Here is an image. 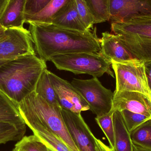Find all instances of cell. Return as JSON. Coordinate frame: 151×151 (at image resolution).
Listing matches in <instances>:
<instances>
[{"label":"cell","instance_id":"cell-1","mask_svg":"<svg viewBox=\"0 0 151 151\" xmlns=\"http://www.w3.org/2000/svg\"><path fill=\"white\" fill-rule=\"evenodd\" d=\"M29 31L39 57L50 61L58 55L100 51L96 28L86 32L64 29L53 24L29 23Z\"/></svg>","mask_w":151,"mask_h":151},{"label":"cell","instance_id":"cell-2","mask_svg":"<svg viewBox=\"0 0 151 151\" xmlns=\"http://www.w3.org/2000/svg\"><path fill=\"white\" fill-rule=\"evenodd\" d=\"M46 62L36 54L21 56L0 66V91L18 104L35 91Z\"/></svg>","mask_w":151,"mask_h":151},{"label":"cell","instance_id":"cell-3","mask_svg":"<svg viewBox=\"0 0 151 151\" xmlns=\"http://www.w3.org/2000/svg\"><path fill=\"white\" fill-rule=\"evenodd\" d=\"M18 104L26 125L35 122L44 125L56 134L71 151H80L66 127L61 106L50 104L35 91Z\"/></svg>","mask_w":151,"mask_h":151},{"label":"cell","instance_id":"cell-4","mask_svg":"<svg viewBox=\"0 0 151 151\" xmlns=\"http://www.w3.org/2000/svg\"><path fill=\"white\" fill-rule=\"evenodd\" d=\"M111 29L135 58L151 61V17L112 22Z\"/></svg>","mask_w":151,"mask_h":151},{"label":"cell","instance_id":"cell-5","mask_svg":"<svg viewBox=\"0 0 151 151\" xmlns=\"http://www.w3.org/2000/svg\"><path fill=\"white\" fill-rule=\"evenodd\" d=\"M50 61L60 70L75 74H87L99 77L106 73L114 77L111 69V63L99 52H82L53 57Z\"/></svg>","mask_w":151,"mask_h":151},{"label":"cell","instance_id":"cell-6","mask_svg":"<svg viewBox=\"0 0 151 151\" xmlns=\"http://www.w3.org/2000/svg\"><path fill=\"white\" fill-rule=\"evenodd\" d=\"M111 63L116 77L114 92L136 91L148 96L149 86L144 61L135 58Z\"/></svg>","mask_w":151,"mask_h":151},{"label":"cell","instance_id":"cell-7","mask_svg":"<svg viewBox=\"0 0 151 151\" xmlns=\"http://www.w3.org/2000/svg\"><path fill=\"white\" fill-rule=\"evenodd\" d=\"M72 85L80 92L96 116L109 113L113 107L114 93L102 85L97 77L88 80L73 79Z\"/></svg>","mask_w":151,"mask_h":151},{"label":"cell","instance_id":"cell-8","mask_svg":"<svg viewBox=\"0 0 151 151\" xmlns=\"http://www.w3.org/2000/svg\"><path fill=\"white\" fill-rule=\"evenodd\" d=\"M7 35L0 40V61H9L21 56L35 54L29 30L23 27L7 29Z\"/></svg>","mask_w":151,"mask_h":151},{"label":"cell","instance_id":"cell-9","mask_svg":"<svg viewBox=\"0 0 151 151\" xmlns=\"http://www.w3.org/2000/svg\"><path fill=\"white\" fill-rule=\"evenodd\" d=\"M47 74L62 108L77 114L90 110L88 103L71 83L48 70Z\"/></svg>","mask_w":151,"mask_h":151},{"label":"cell","instance_id":"cell-10","mask_svg":"<svg viewBox=\"0 0 151 151\" xmlns=\"http://www.w3.org/2000/svg\"><path fill=\"white\" fill-rule=\"evenodd\" d=\"M65 123L80 151H97L95 137L81 114L62 109Z\"/></svg>","mask_w":151,"mask_h":151},{"label":"cell","instance_id":"cell-11","mask_svg":"<svg viewBox=\"0 0 151 151\" xmlns=\"http://www.w3.org/2000/svg\"><path fill=\"white\" fill-rule=\"evenodd\" d=\"M109 12L111 23L151 17V0H110Z\"/></svg>","mask_w":151,"mask_h":151},{"label":"cell","instance_id":"cell-12","mask_svg":"<svg viewBox=\"0 0 151 151\" xmlns=\"http://www.w3.org/2000/svg\"><path fill=\"white\" fill-rule=\"evenodd\" d=\"M112 110H127L151 118V103L148 96L136 91L114 92Z\"/></svg>","mask_w":151,"mask_h":151},{"label":"cell","instance_id":"cell-13","mask_svg":"<svg viewBox=\"0 0 151 151\" xmlns=\"http://www.w3.org/2000/svg\"><path fill=\"white\" fill-rule=\"evenodd\" d=\"M99 42L101 48L99 53L111 63L125 62L136 58L116 35L107 32L102 33Z\"/></svg>","mask_w":151,"mask_h":151},{"label":"cell","instance_id":"cell-14","mask_svg":"<svg viewBox=\"0 0 151 151\" xmlns=\"http://www.w3.org/2000/svg\"><path fill=\"white\" fill-rule=\"evenodd\" d=\"M26 0H8L0 14V24L3 28H21L25 23Z\"/></svg>","mask_w":151,"mask_h":151},{"label":"cell","instance_id":"cell-15","mask_svg":"<svg viewBox=\"0 0 151 151\" xmlns=\"http://www.w3.org/2000/svg\"><path fill=\"white\" fill-rule=\"evenodd\" d=\"M73 0H52L39 13L25 16V23L51 24L52 21L62 13Z\"/></svg>","mask_w":151,"mask_h":151},{"label":"cell","instance_id":"cell-16","mask_svg":"<svg viewBox=\"0 0 151 151\" xmlns=\"http://www.w3.org/2000/svg\"><path fill=\"white\" fill-rule=\"evenodd\" d=\"M114 147L113 151H133V143L121 113L114 110L113 114Z\"/></svg>","mask_w":151,"mask_h":151},{"label":"cell","instance_id":"cell-17","mask_svg":"<svg viewBox=\"0 0 151 151\" xmlns=\"http://www.w3.org/2000/svg\"><path fill=\"white\" fill-rule=\"evenodd\" d=\"M0 122L13 124L26 129V126L19 113L18 104L0 91Z\"/></svg>","mask_w":151,"mask_h":151},{"label":"cell","instance_id":"cell-18","mask_svg":"<svg viewBox=\"0 0 151 151\" xmlns=\"http://www.w3.org/2000/svg\"><path fill=\"white\" fill-rule=\"evenodd\" d=\"M51 24L64 29L81 32L89 31L78 14L75 0H73L61 14L53 20Z\"/></svg>","mask_w":151,"mask_h":151},{"label":"cell","instance_id":"cell-19","mask_svg":"<svg viewBox=\"0 0 151 151\" xmlns=\"http://www.w3.org/2000/svg\"><path fill=\"white\" fill-rule=\"evenodd\" d=\"M26 125L49 149L54 151H71L61 138L46 126L35 122Z\"/></svg>","mask_w":151,"mask_h":151},{"label":"cell","instance_id":"cell-20","mask_svg":"<svg viewBox=\"0 0 151 151\" xmlns=\"http://www.w3.org/2000/svg\"><path fill=\"white\" fill-rule=\"evenodd\" d=\"M35 91L50 104L59 106L55 91L48 75L47 69H45L40 76Z\"/></svg>","mask_w":151,"mask_h":151},{"label":"cell","instance_id":"cell-21","mask_svg":"<svg viewBox=\"0 0 151 151\" xmlns=\"http://www.w3.org/2000/svg\"><path fill=\"white\" fill-rule=\"evenodd\" d=\"M91 11L95 24L110 21V0H86Z\"/></svg>","mask_w":151,"mask_h":151},{"label":"cell","instance_id":"cell-22","mask_svg":"<svg viewBox=\"0 0 151 151\" xmlns=\"http://www.w3.org/2000/svg\"><path fill=\"white\" fill-rule=\"evenodd\" d=\"M130 136L134 144L151 150V119L131 132Z\"/></svg>","mask_w":151,"mask_h":151},{"label":"cell","instance_id":"cell-23","mask_svg":"<svg viewBox=\"0 0 151 151\" xmlns=\"http://www.w3.org/2000/svg\"><path fill=\"white\" fill-rule=\"evenodd\" d=\"M12 151H48V148L34 134L24 136L15 145Z\"/></svg>","mask_w":151,"mask_h":151},{"label":"cell","instance_id":"cell-24","mask_svg":"<svg viewBox=\"0 0 151 151\" xmlns=\"http://www.w3.org/2000/svg\"><path fill=\"white\" fill-rule=\"evenodd\" d=\"M114 111L111 110L109 113L95 118L98 125L108 139L110 147L113 150L114 147V133L113 114Z\"/></svg>","mask_w":151,"mask_h":151},{"label":"cell","instance_id":"cell-25","mask_svg":"<svg viewBox=\"0 0 151 151\" xmlns=\"http://www.w3.org/2000/svg\"><path fill=\"white\" fill-rule=\"evenodd\" d=\"M120 112L130 133L145 122L151 119V118L148 116L127 110H123Z\"/></svg>","mask_w":151,"mask_h":151},{"label":"cell","instance_id":"cell-26","mask_svg":"<svg viewBox=\"0 0 151 151\" xmlns=\"http://www.w3.org/2000/svg\"><path fill=\"white\" fill-rule=\"evenodd\" d=\"M26 129L6 122H0V138L7 137L12 141H20L24 136Z\"/></svg>","mask_w":151,"mask_h":151},{"label":"cell","instance_id":"cell-27","mask_svg":"<svg viewBox=\"0 0 151 151\" xmlns=\"http://www.w3.org/2000/svg\"><path fill=\"white\" fill-rule=\"evenodd\" d=\"M76 6L78 14L88 30H91L95 24L91 11L86 0H75Z\"/></svg>","mask_w":151,"mask_h":151},{"label":"cell","instance_id":"cell-28","mask_svg":"<svg viewBox=\"0 0 151 151\" xmlns=\"http://www.w3.org/2000/svg\"><path fill=\"white\" fill-rule=\"evenodd\" d=\"M52 0H26L25 16H33L43 10Z\"/></svg>","mask_w":151,"mask_h":151},{"label":"cell","instance_id":"cell-29","mask_svg":"<svg viewBox=\"0 0 151 151\" xmlns=\"http://www.w3.org/2000/svg\"><path fill=\"white\" fill-rule=\"evenodd\" d=\"M96 147L97 151H113L110 147L104 144L101 140L95 137Z\"/></svg>","mask_w":151,"mask_h":151},{"label":"cell","instance_id":"cell-30","mask_svg":"<svg viewBox=\"0 0 151 151\" xmlns=\"http://www.w3.org/2000/svg\"><path fill=\"white\" fill-rule=\"evenodd\" d=\"M145 63V71L149 88L151 90V61Z\"/></svg>","mask_w":151,"mask_h":151},{"label":"cell","instance_id":"cell-31","mask_svg":"<svg viewBox=\"0 0 151 151\" xmlns=\"http://www.w3.org/2000/svg\"><path fill=\"white\" fill-rule=\"evenodd\" d=\"M133 151H151V150L142 148L133 144Z\"/></svg>","mask_w":151,"mask_h":151},{"label":"cell","instance_id":"cell-32","mask_svg":"<svg viewBox=\"0 0 151 151\" xmlns=\"http://www.w3.org/2000/svg\"><path fill=\"white\" fill-rule=\"evenodd\" d=\"M8 1V0H0V14L6 5Z\"/></svg>","mask_w":151,"mask_h":151},{"label":"cell","instance_id":"cell-33","mask_svg":"<svg viewBox=\"0 0 151 151\" xmlns=\"http://www.w3.org/2000/svg\"><path fill=\"white\" fill-rule=\"evenodd\" d=\"M6 30L7 29H5V28L0 29V40L4 38L7 35Z\"/></svg>","mask_w":151,"mask_h":151},{"label":"cell","instance_id":"cell-34","mask_svg":"<svg viewBox=\"0 0 151 151\" xmlns=\"http://www.w3.org/2000/svg\"><path fill=\"white\" fill-rule=\"evenodd\" d=\"M12 141L10 138H7V137H1L0 138V144H5L9 142Z\"/></svg>","mask_w":151,"mask_h":151},{"label":"cell","instance_id":"cell-35","mask_svg":"<svg viewBox=\"0 0 151 151\" xmlns=\"http://www.w3.org/2000/svg\"><path fill=\"white\" fill-rule=\"evenodd\" d=\"M148 97L149 99H150V101L151 103V90L150 89V88H149V94H148Z\"/></svg>","mask_w":151,"mask_h":151},{"label":"cell","instance_id":"cell-36","mask_svg":"<svg viewBox=\"0 0 151 151\" xmlns=\"http://www.w3.org/2000/svg\"><path fill=\"white\" fill-rule=\"evenodd\" d=\"M8 61H0V66L2 65H3L6 62H8Z\"/></svg>","mask_w":151,"mask_h":151},{"label":"cell","instance_id":"cell-37","mask_svg":"<svg viewBox=\"0 0 151 151\" xmlns=\"http://www.w3.org/2000/svg\"><path fill=\"white\" fill-rule=\"evenodd\" d=\"M2 28H3V27H2V26L1 25V24H0V29H2Z\"/></svg>","mask_w":151,"mask_h":151},{"label":"cell","instance_id":"cell-38","mask_svg":"<svg viewBox=\"0 0 151 151\" xmlns=\"http://www.w3.org/2000/svg\"><path fill=\"white\" fill-rule=\"evenodd\" d=\"M48 151H53V150H51V149H49L48 148Z\"/></svg>","mask_w":151,"mask_h":151},{"label":"cell","instance_id":"cell-39","mask_svg":"<svg viewBox=\"0 0 151 151\" xmlns=\"http://www.w3.org/2000/svg\"></svg>","mask_w":151,"mask_h":151}]
</instances>
